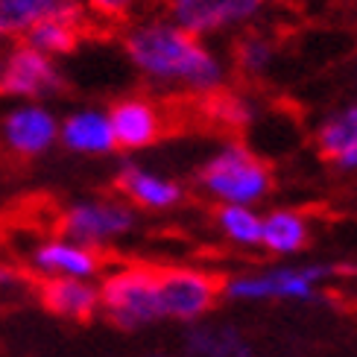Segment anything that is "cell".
<instances>
[{"instance_id": "17", "label": "cell", "mask_w": 357, "mask_h": 357, "mask_svg": "<svg viewBox=\"0 0 357 357\" xmlns=\"http://www.w3.org/2000/svg\"><path fill=\"white\" fill-rule=\"evenodd\" d=\"M85 24H88V12H70V15H56V18L41 21L38 26H33L29 33L21 38L29 47L41 50L50 59H65L79 47V41L85 36Z\"/></svg>"}, {"instance_id": "2", "label": "cell", "mask_w": 357, "mask_h": 357, "mask_svg": "<svg viewBox=\"0 0 357 357\" xmlns=\"http://www.w3.org/2000/svg\"><path fill=\"white\" fill-rule=\"evenodd\" d=\"M197 185L211 202L255 208L273 193L270 165L243 141H226L197 170Z\"/></svg>"}, {"instance_id": "11", "label": "cell", "mask_w": 357, "mask_h": 357, "mask_svg": "<svg viewBox=\"0 0 357 357\" xmlns=\"http://www.w3.org/2000/svg\"><path fill=\"white\" fill-rule=\"evenodd\" d=\"M109 117H112L117 150H123V153L150 150L153 144L161 141L165 126H167L161 106L144 94H126L121 100H114L109 109Z\"/></svg>"}, {"instance_id": "14", "label": "cell", "mask_w": 357, "mask_h": 357, "mask_svg": "<svg viewBox=\"0 0 357 357\" xmlns=\"http://www.w3.org/2000/svg\"><path fill=\"white\" fill-rule=\"evenodd\" d=\"M36 302L56 319L88 322L100 314V284L73 278H41L36 287Z\"/></svg>"}, {"instance_id": "16", "label": "cell", "mask_w": 357, "mask_h": 357, "mask_svg": "<svg viewBox=\"0 0 357 357\" xmlns=\"http://www.w3.org/2000/svg\"><path fill=\"white\" fill-rule=\"evenodd\" d=\"M310 243V222L299 208H270L264 214L261 249L273 258H293Z\"/></svg>"}, {"instance_id": "10", "label": "cell", "mask_w": 357, "mask_h": 357, "mask_svg": "<svg viewBox=\"0 0 357 357\" xmlns=\"http://www.w3.org/2000/svg\"><path fill=\"white\" fill-rule=\"evenodd\" d=\"M114 188L117 197H123L135 211L165 214L185 202L182 182L158 170H150L146 165H138V161H123L114 176Z\"/></svg>"}, {"instance_id": "24", "label": "cell", "mask_w": 357, "mask_h": 357, "mask_svg": "<svg viewBox=\"0 0 357 357\" xmlns=\"http://www.w3.org/2000/svg\"><path fill=\"white\" fill-rule=\"evenodd\" d=\"M88 18H97L102 24H123L135 15L144 0H82Z\"/></svg>"}, {"instance_id": "7", "label": "cell", "mask_w": 357, "mask_h": 357, "mask_svg": "<svg viewBox=\"0 0 357 357\" xmlns=\"http://www.w3.org/2000/svg\"><path fill=\"white\" fill-rule=\"evenodd\" d=\"M222 281L199 266H165L158 270L161 314L173 322L197 325L217 307Z\"/></svg>"}, {"instance_id": "13", "label": "cell", "mask_w": 357, "mask_h": 357, "mask_svg": "<svg viewBox=\"0 0 357 357\" xmlns=\"http://www.w3.org/2000/svg\"><path fill=\"white\" fill-rule=\"evenodd\" d=\"M59 146H65L73 155H88V158L117 153L109 109L79 106V109L62 114V123H59Z\"/></svg>"}, {"instance_id": "25", "label": "cell", "mask_w": 357, "mask_h": 357, "mask_svg": "<svg viewBox=\"0 0 357 357\" xmlns=\"http://www.w3.org/2000/svg\"><path fill=\"white\" fill-rule=\"evenodd\" d=\"M331 165L337 170H343V173H357V146H351L349 153H343L337 161H331Z\"/></svg>"}, {"instance_id": "5", "label": "cell", "mask_w": 357, "mask_h": 357, "mask_svg": "<svg viewBox=\"0 0 357 357\" xmlns=\"http://www.w3.org/2000/svg\"><path fill=\"white\" fill-rule=\"evenodd\" d=\"M56 226L59 234L102 252L135 231L138 211L123 197H85L68 202L59 211Z\"/></svg>"}, {"instance_id": "21", "label": "cell", "mask_w": 357, "mask_h": 357, "mask_svg": "<svg viewBox=\"0 0 357 357\" xmlns=\"http://www.w3.org/2000/svg\"><path fill=\"white\" fill-rule=\"evenodd\" d=\"M275 62V44L264 33H246L234 41V68L243 77H264Z\"/></svg>"}, {"instance_id": "3", "label": "cell", "mask_w": 357, "mask_h": 357, "mask_svg": "<svg viewBox=\"0 0 357 357\" xmlns=\"http://www.w3.org/2000/svg\"><path fill=\"white\" fill-rule=\"evenodd\" d=\"M100 314L121 331H141L165 319L158 299V270L146 264H121L102 273Z\"/></svg>"}, {"instance_id": "1", "label": "cell", "mask_w": 357, "mask_h": 357, "mask_svg": "<svg viewBox=\"0 0 357 357\" xmlns=\"http://www.w3.org/2000/svg\"><path fill=\"white\" fill-rule=\"evenodd\" d=\"M121 44L129 65L158 88H178L190 97L211 100L226 85L222 59L167 15L129 21Z\"/></svg>"}, {"instance_id": "12", "label": "cell", "mask_w": 357, "mask_h": 357, "mask_svg": "<svg viewBox=\"0 0 357 357\" xmlns=\"http://www.w3.org/2000/svg\"><path fill=\"white\" fill-rule=\"evenodd\" d=\"M264 6V0H193V3L167 9V18H173L190 36L208 38L222 33V29L255 21Z\"/></svg>"}, {"instance_id": "18", "label": "cell", "mask_w": 357, "mask_h": 357, "mask_svg": "<svg viewBox=\"0 0 357 357\" xmlns=\"http://www.w3.org/2000/svg\"><path fill=\"white\" fill-rule=\"evenodd\" d=\"M185 349L190 357H255L252 343L234 325L197 322L185 334Z\"/></svg>"}, {"instance_id": "26", "label": "cell", "mask_w": 357, "mask_h": 357, "mask_svg": "<svg viewBox=\"0 0 357 357\" xmlns=\"http://www.w3.org/2000/svg\"><path fill=\"white\" fill-rule=\"evenodd\" d=\"M185 3H193V0H167V9H173V6H185Z\"/></svg>"}, {"instance_id": "9", "label": "cell", "mask_w": 357, "mask_h": 357, "mask_svg": "<svg viewBox=\"0 0 357 357\" xmlns=\"http://www.w3.org/2000/svg\"><path fill=\"white\" fill-rule=\"evenodd\" d=\"M26 270L41 278H73V281H100L106 273V255L100 249L82 246L65 234H53L38 241L26 255Z\"/></svg>"}, {"instance_id": "20", "label": "cell", "mask_w": 357, "mask_h": 357, "mask_svg": "<svg viewBox=\"0 0 357 357\" xmlns=\"http://www.w3.org/2000/svg\"><path fill=\"white\" fill-rule=\"evenodd\" d=\"M217 229L234 246L261 249L264 214L258 208H246V205H220L217 208Z\"/></svg>"}, {"instance_id": "8", "label": "cell", "mask_w": 357, "mask_h": 357, "mask_svg": "<svg viewBox=\"0 0 357 357\" xmlns=\"http://www.w3.org/2000/svg\"><path fill=\"white\" fill-rule=\"evenodd\" d=\"M59 117L47 102H12L0 114V146L21 161L47 155L59 146Z\"/></svg>"}, {"instance_id": "15", "label": "cell", "mask_w": 357, "mask_h": 357, "mask_svg": "<svg viewBox=\"0 0 357 357\" xmlns=\"http://www.w3.org/2000/svg\"><path fill=\"white\" fill-rule=\"evenodd\" d=\"M82 9V0H0V36L6 38V44L21 41L41 21Z\"/></svg>"}, {"instance_id": "28", "label": "cell", "mask_w": 357, "mask_h": 357, "mask_svg": "<svg viewBox=\"0 0 357 357\" xmlns=\"http://www.w3.org/2000/svg\"><path fill=\"white\" fill-rule=\"evenodd\" d=\"M264 3H284V0H264Z\"/></svg>"}, {"instance_id": "19", "label": "cell", "mask_w": 357, "mask_h": 357, "mask_svg": "<svg viewBox=\"0 0 357 357\" xmlns=\"http://www.w3.org/2000/svg\"><path fill=\"white\" fill-rule=\"evenodd\" d=\"M351 146H357V102L331 112L317 129V150L328 161H337Z\"/></svg>"}, {"instance_id": "22", "label": "cell", "mask_w": 357, "mask_h": 357, "mask_svg": "<svg viewBox=\"0 0 357 357\" xmlns=\"http://www.w3.org/2000/svg\"><path fill=\"white\" fill-rule=\"evenodd\" d=\"M208 112H211L217 123L229 126V129H243L255 121V106L241 94H226V91L214 94L208 100Z\"/></svg>"}, {"instance_id": "27", "label": "cell", "mask_w": 357, "mask_h": 357, "mask_svg": "<svg viewBox=\"0 0 357 357\" xmlns=\"http://www.w3.org/2000/svg\"><path fill=\"white\" fill-rule=\"evenodd\" d=\"M3 47H6V38H3V36H0V50H3Z\"/></svg>"}, {"instance_id": "4", "label": "cell", "mask_w": 357, "mask_h": 357, "mask_svg": "<svg viewBox=\"0 0 357 357\" xmlns=\"http://www.w3.org/2000/svg\"><path fill=\"white\" fill-rule=\"evenodd\" d=\"M334 275L337 270L328 264H275L222 278V296L231 302H317L319 287Z\"/></svg>"}, {"instance_id": "23", "label": "cell", "mask_w": 357, "mask_h": 357, "mask_svg": "<svg viewBox=\"0 0 357 357\" xmlns=\"http://www.w3.org/2000/svg\"><path fill=\"white\" fill-rule=\"evenodd\" d=\"M36 287H38V278L26 266L21 270L15 264H0V307L36 299Z\"/></svg>"}, {"instance_id": "6", "label": "cell", "mask_w": 357, "mask_h": 357, "mask_svg": "<svg viewBox=\"0 0 357 357\" xmlns=\"http://www.w3.org/2000/svg\"><path fill=\"white\" fill-rule=\"evenodd\" d=\"M65 88L62 65L26 41H9L0 50V97L12 102H47Z\"/></svg>"}, {"instance_id": "29", "label": "cell", "mask_w": 357, "mask_h": 357, "mask_svg": "<svg viewBox=\"0 0 357 357\" xmlns=\"http://www.w3.org/2000/svg\"><path fill=\"white\" fill-rule=\"evenodd\" d=\"M150 357H170V354H150Z\"/></svg>"}]
</instances>
